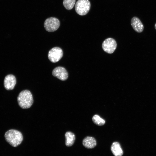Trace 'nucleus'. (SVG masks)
Segmentation results:
<instances>
[{
	"label": "nucleus",
	"mask_w": 156,
	"mask_h": 156,
	"mask_svg": "<svg viewBox=\"0 0 156 156\" xmlns=\"http://www.w3.org/2000/svg\"><path fill=\"white\" fill-rule=\"evenodd\" d=\"M4 137L6 141L11 145L16 147L20 145L23 140L22 133L15 129H11L7 131Z\"/></svg>",
	"instance_id": "1"
},
{
	"label": "nucleus",
	"mask_w": 156,
	"mask_h": 156,
	"mask_svg": "<svg viewBox=\"0 0 156 156\" xmlns=\"http://www.w3.org/2000/svg\"><path fill=\"white\" fill-rule=\"evenodd\" d=\"M17 99L19 105L23 109L29 108L33 103L32 95L28 90L21 91L19 94Z\"/></svg>",
	"instance_id": "2"
},
{
	"label": "nucleus",
	"mask_w": 156,
	"mask_h": 156,
	"mask_svg": "<svg viewBox=\"0 0 156 156\" xmlns=\"http://www.w3.org/2000/svg\"><path fill=\"white\" fill-rule=\"evenodd\" d=\"M90 7L91 4L88 0H78L75 4V10L78 14L83 16L88 12Z\"/></svg>",
	"instance_id": "3"
},
{
	"label": "nucleus",
	"mask_w": 156,
	"mask_h": 156,
	"mask_svg": "<svg viewBox=\"0 0 156 156\" xmlns=\"http://www.w3.org/2000/svg\"><path fill=\"white\" fill-rule=\"evenodd\" d=\"M44 27L49 32H53L57 30L60 25L59 20L54 17H50L46 19L44 22Z\"/></svg>",
	"instance_id": "4"
},
{
	"label": "nucleus",
	"mask_w": 156,
	"mask_h": 156,
	"mask_svg": "<svg viewBox=\"0 0 156 156\" xmlns=\"http://www.w3.org/2000/svg\"><path fill=\"white\" fill-rule=\"evenodd\" d=\"M63 52L60 47H56L51 49L48 53V57L50 61L53 63L58 62L62 57Z\"/></svg>",
	"instance_id": "5"
},
{
	"label": "nucleus",
	"mask_w": 156,
	"mask_h": 156,
	"mask_svg": "<svg viewBox=\"0 0 156 156\" xmlns=\"http://www.w3.org/2000/svg\"><path fill=\"white\" fill-rule=\"evenodd\" d=\"M117 47L116 40L113 38H108L105 39L102 44L103 50L105 52L109 53H113Z\"/></svg>",
	"instance_id": "6"
},
{
	"label": "nucleus",
	"mask_w": 156,
	"mask_h": 156,
	"mask_svg": "<svg viewBox=\"0 0 156 156\" xmlns=\"http://www.w3.org/2000/svg\"><path fill=\"white\" fill-rule=\"evenodd\" d=\"M53 75L62 81L66 80L68 77V73L66 69L62 67L55 68L52 72Z\"/></svg>",
	"instance_id": "7"
},
{
	"label": "nucleus",
	"mask_w": 156,
	"mask_h": 156,
	"mask_svg": "<svg viewBox=\"0 0 156 156\" xmlns=\"http://www.w3.org/2000/svg\"><path fill=\"white\" fill-rule=\"evenodd\" d=\"M16 79L13 75L9 74L5 77L4 80V86L7 90H13L16 84Z\"/></svg>",
	"instance_id": "8"
},
{
	"label": "nucleus",
	"mask_w": 156,
	"mask_h": 156,
	"mask_svg": "<svg viewBox=\"0 0 156 156\" xmlns=\"http://www.w3.org/2000/svg\"><path fill=\"white\" fill-rule=\"evenodd\" d=\"M131 24L133 29L138 33L143 31L144 27L140 19L137 17H133L131 20Z\"/></svg>",
	"instance_id": "9"
},
{
	"label": "nucleus",
	"mask_w": 156,
	"mask_h": 156,
	"mask_svg": "<svg viewBox=\"0 0 156 156\" xmlns=\"http://www.w3.org/2000/svg\"><path fill=\"white\" fill-rule=\"evenodd\" d=\"M83 146L88 149H91L95 147L96 145L97 142L95 139L91 136H87L82 141Z\"/></svg>",
	"instance_id": "10"
},
{
	"label": "nucleus",
	"mask_w": 156,
	"mask_h": 156,
	"mask_svg": "<svg viewBox=\"0 0 156 156\" xmlns=\"http://www.w3.org/2000/svg\"><path fill=\"white\" fill-rule=\"evenodd\" d=\"M111 151L115 156H122L123 151L120 143L117 142H113L111 146Z\"/></svg>",
	"instance_id": "11"
},
{
	"label": "nucleus",
	"mask_w": 156,
	"mask_h": 156,
	"mask_svg": "<svg viewBox=\"0 0 156 156\" xmlns=\"http://www.w3.org/2000/svg\"><path fill=\"white\" fill-rule=\"evenodd\" d=\"M65 144L68 147L72 146L74 143L75 136L74 133L70 131H67L65 134Z\"/></svg>",
	"instance_id": "12"
},
{
	"label": "nucleus",
	"mask_w": 156,
	"mask_h": 156,
	"mask_svg": "<svg viewBox=\"0 0 156 156\" xmlns=\"http://www.w3.org/2000/svg\"><path fill=\"white\" fill-rule=\"evenodd\" d=\"M92 120L95 124L100 126L103 125L105 122L104 119L97 114L93 116L92 118Z\"/></svg>",
	"instance_id": "13"
},
{
	"label": "nucleus",
	"mask_w": 156,
	"mask_h": 156,
	"mask_svg": "<svg viewBox=\"0 0 156 156\" xmlns=\"http://www.w3.org/2000/svg\"><path fill=\"white\" fill-rule=\"evenodd\" d=\"M75 1L76 0H63V5L66 9L71 10L74 7Z\"/></svg>",
	"instance_id": "14"
},
{
	"label": "nucleus",
	"mask_w": 156,
	"mask_h": 156,
	"mask_svg": "<svg viewBox=\"0 0 156 156\" xmlns=\"http://www.w3.org/2000/svg\"><path fill=\"white\" fill-rule=\"evenodd\" d=\"M155 29L156 30V23L155 24Z\"/></svg>",
	"instance_id": "15"
}]
</instances>
